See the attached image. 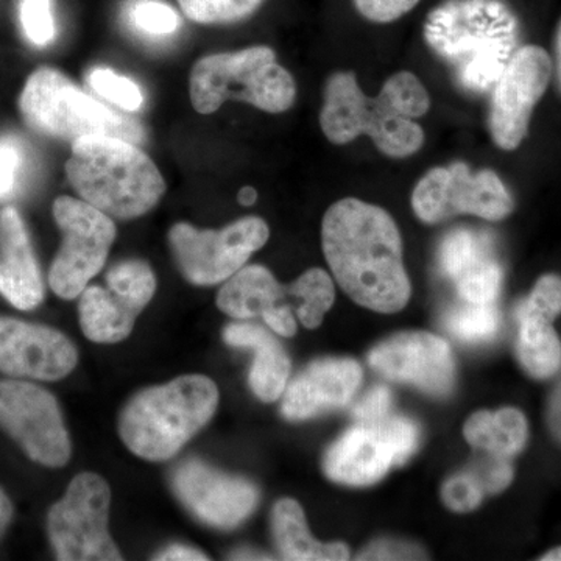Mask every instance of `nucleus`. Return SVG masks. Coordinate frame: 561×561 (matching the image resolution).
<instances>
[{"instance_id": "f257e3e1", "label": "nucleus", "mask_w": 561, "mask_h": 561, "mask_svg": "<svg viewBox=\"0 0 561 561\" xmlns=\"http://www.w3.org/2000/svg\"><path fill=\"white\" fill-rule=\"evenodd\" d=\"M321 247L339 286L357 305L394 313L411 300L401 232L381 206L357 198L335 202L321 221Z\"/></svg>"}, {"instance_id": "f03ea898", "label": "nucleus", "mask_w": 561, "mask_h": 561, "mask_svg": "<svg viewBox=\"0 0 561 561\" xmlns=\"http://www.w3.org/2000/svg\"><path fill=\"white\" fill-rule=\"evenodd\" d=\"M518 18L502 0H446L432 10L424 38L465 91L490 92L518 49Z\"/></svg>"}, {"instance_id": "7ed1b4c3", "label": "nucleus", "mask_w": 561, "mask_h": 561, "mask_svg": "<svg viewBox=\"0 0 561 561\" xmlns=\"http://www.w3.org/2000/svg\"><path fill=\"white\" fill-rule=\"evenodd\" d=\"M66 175L81 201L113 219L144 216L165 194V181L149 154L113 136L73 140Z\"/></svg>"}, {"instance_id": "20e7f679", "label": "nucleus", "mask_w": 561, "mask_h": 561, "mask_svg": "<svg viewBox=\"0 0 561 561\" xmlns=\"http://www.w3.org/2000/svg\"><path fill=\"white\" fill-rule=\"evenodd\" d=\"M217 405L219 389L206 376H181L150 387L125 404L119 419L122 442L140 459H172L209 423Z\"/></svg>"}, {"instance_id": "39448f33", "label": "nucleus", "mask_w": 561, "mask_h": 561, "mask_svg": "<svg viewBox=\"0 0 561 561\" xmlns=\"http://www.w3.org/2000/svg\"><path fill=\"white\" fill-rule=\"evenodd\" d=\"M334 280L321 268H309L289 286H283L262 265H249L225 280L217 306L232 319L261 317L283 337L297 332V313L302 327L316 330L334 305Z\"/></svg>"}, {"instance_id": "423d86ee", "label": "nucleus", "mask_w": 561, "mask_h": 561, "mask_svg": "<svg viewBox=\"0 0 561 561\" xmlns=\"http://www.w3.org/2000/svg\"><path fill=\"white\" fill-rule=\"evenodd\" d=\"M190 94L201 114L216 113L228 101L279 114L294 105L297 84L275 50L254 46L201 58L192 68Z\"/></svg>"}, {"instance_id": "0eeeda50", "label": "nucleus", "mask_w": 561, "mask_h": 561, "mask_svg": "<svg viewBox=\"0 0 561 561\" xmlns=\"http://www.w3.org/2000/svg\"><path fill=\"white\" fill-rule=\"evenodd\" d=\"M20 110L33 131L49 138L73 142L87 136H113L135 144L144 139L138 122L95 101L57 69L39 68L28 77Z\"/></svg>"}, {"instance_id": "6e6552de", "label": "nucleus", "mask_w": 561, "mask_h": 561, "mask_svg": "<svg viewBox=\"0 0 561 561\" xmlns=\"http://www.w3.org/2000/svg\"><path fill=\"white\" fill-rule=\"evenodd\" d=\"M320 127L335 146H345L368 136L386 157L402 160L423 147L424 131L415 121L402 117L381 95L368 98L356 73H332L324 87Z\"/></svg>"}, {"instance_id": "1a4fd4ad", "label": "nucleus", "mask_w": 561, "mask_h": 561, "mask_svg": "<svg viewBox=\"0 0 561 561\" xmlns=\"http://www.w3.org/2000/svg\"><path fill=\"white\" fill-rule=\"evenodd\" d=\"M419 443L420 430L411 419L389 413L362 420L328 449L324 474L345 485H371L381 481L391 467L404 463Z\"/></svg>"}, {"instance_id": "9d476101", "label": "nucleus", "mask_w": 561, "mask_h": 561, "mask_svg": "<svg viewBox=\"0 0 561 561\" xmlns=\"http://www.w3.org/2000/svg\"><path fill=\"white\" fill-rule=\"evenodd\" d=\"M51 213L62 243L51 262L49 284L62 300H73L106 264L116 239V225L101 209L68 195L55 201Z\"/></svg>"}, {"instance_id": "9b49d317", "label": "nucleus", "mask_w": 561, "mask_h": 561, "mask_svg": "<svg viewBox=\"0 0 561 561\" xmlns=\"http://www.w3.org/2000/svg\"><path fill=\"white\" fill-rule=\"evenodd\" d=\"M111 491L94 472H81L65 497L50 508L47 530L57 559L62 561H119L108 534Z\"/></svg>"}, {"instance_id": "f8f14e48", "label": "nucleus", "mask_w": 561, "mask_h": 561, "mask_svg": "<svg viewBox=\"0 0 561 561\" xmlns=\"http://www.w3.org/2000/svg\"><path fill=\"white\" fill-rule=\"evenodd\" d=\"M268 238V225L260 217H243L224 230H198L181 221L169 231V245L184 278L195 286H214L245 267Z\"/></svg>"}, {"instance_id": "ddd939ff", "label": "nucleus", "mask_w": 561, "mask_h": 561, "mask_svg": "<svg viewBox=\"0 0 561 561\" xmlns=\"http://www.w3.org/2000/svg\"><path fill=\"white\" fill-rule=\"evenodd\" d=\"M412 208L424 224L459 216L497 221L511 216L515 202L504 181L491 169L472 173L465 162L431 169L412 192Z\"/></svg>"}, {"instance_id": "4468645a", "label": "nucleus", "mask_w": 561, "mask_h": 561, "mask_svg": "<svg viewBox=\"0 0 561 561\" xmlns=\"http://www.w3.org/2000/svg\"><path fill=\"white\" fill-rule=\"evenodd\" d=\"M157 291V276L146 261L128 260L106 273V287L90 286L80 295V324L95 343H119L131 334L136 317Z\"/></svg>"}, {"instance_id": "2eb2a0df", "label": "nucleus", "mask_w": 561, "mask_h": 561, "mask_svg": "<svg viewBox=\"0 0 561 561\" xmlns=\"http://www.w3.org/2000/svg\"><path fill=\"white\" fill-rule=\"evenodd\" d=\"M552 60L540 46L518 47L490 91L489 128L501 150L522 146L529 133L531 113L552 77Z\"/></svg>"}, {"instance_id": "dca6fc26", "label": "nucleus", "mask_w": 561, "mask_h": 561, "mask_svg": "<svg viewBox=\"0 0 561 561\" xmlns=\"http://www.w3.org/2000/svg\"><path fill=\"white\" fill-rule=\"evenodd\" d=\"M0 427L44 467H65L70 438L50 391L24 381H0Z\"/></svg>"}, {"instance_id": "f3484780", "label": "nucleus", "mask_w": 561, "mask_h": 561, "mask_svg": "<svg viewBox=\"0 0 561 561\" xmlns=\"http://www.w3.org/2000/svg\"><path fill=\"white\" fill-rule=\"evenodd\" d=\"M176 500L206 526L230 530L257 507L260 490L247 479L216 470L198 459L181 461L171 478Z\"/></svg>"}, {"instance_id": "a211bd4d", "label": "nucleus", "mask_w": 561, "mask_h": 561, "mask_svg": "<svg viewBox=\"0 0 561 561\" xmlns=\"http://www.w3.org/2000/svg\"><path fill=\"white\" fill-rule=\"evenodd\" d=\"M368 362L391 381L413 383L434 397L451 393L456 381L448 342L431 332L393 335L371 351Z\"/></svg>"}, {"instance_id": "6ab92c4d", "label": "nucleus", "mask_w": 561, "mask_h": 561, "mask_svg": "<svg viewBox=\"0 0 561 561\" xmlns=\"http://www.w3.org/2000/svg\"><path fill=\"white\" fill-rule=\"evenodd\" d=\"M79 353L62 332L0 319V371L11 378L58 381L77 367Z\"/></svg>"}, {"instance_id": "aec40b11", "label": "nucleus", "mask_w": 561, "mask_h": 561, "mask_svg": "<svg viewBox=\"0 0 561 561\" xmlns=\"http://www.w3.org/2000/svg\"><path fill=\"white\" fill-rule=\"evenodd\" d=\"M561 313V278L545 275L529 297L518 302L516 356L524 370L535 379H549L561 367V342L552 323Z\"/></svg>"}, {"instance_id": "412c9836", "label": "nucleus", "mask_w": 561, "mask_h": 561, "mask_svg": "<svg viewBox=\"0 0 561 561\" xmlns=\"http://www.w3.org/2000/svg\"><path fill=\"white\" fill-rule=\"evenodd\" d=\"M362 376L360 365L353 359L312 362L284 390L280 412L287 420L301 421L345 408L359 389Z\"/></svg>"}, {"instance_id": "4be33fe9", "label": "nucleus", "mask_w": 561, "mask_h": 561, "mask_svg": "<svg viewBox=\"0 0 561 561\" xmlns=\"http://www.w3.org/2000/svg\"><path fill=\"white\" fill-rule=\"evenodd\" d=\"M0 294L21 311L38 308L44 298L43 275L27 228L11 206L0 210Z\"/></svg>"}, {"instance_id": "5701e85b", "label": "nucleus", "mask_w": 561, "mask_h": 561, "mask_svg": "<svg viewBox=\"0 0 561 561\" xmlns=\"http://www.w3.org/2000/svg\"><path fill=\"white\" fill-rule=\"evenodd\" d=\"M224 341L236 348L254 351L249 382L253 393L264 402L283 397L290 375V359L283 345L262 327L251 323L228 324Z\"/></svg>"}, {"instance_id": "b1692460", "label": "nucleus", "mask_w": 561, "mask_h": 561, "mask_svg": "<svg viewBox=\"0 0 561 561\" xmlns=\"http://www.w3.org/2000/svg\"><path fill=\"white\" fill-rule=\"evenodd\" d=\"M272 534L284 560L341 561L350 559L343 542H321L309 534L305 512L294 500L276 502L272 511Z\"/></svg>"}, {"instance_id": "393cba45", "label": "nucleus", "mask_w": 561, "mask_h": 561, "mask_svg": "<svg viewBox=\"0 0 561 561\" xmlns=\"http://www.w3.org/2000/svg\"><path fill=\"white\" fill-rule=\"evenodd\" d=\"M463 435L472 448L512 460L526 446L529 427L518 409L505 408L474 413L465 423Z\"/></svg>"}, {"instance_id": "a878e982", "label": "nucleus", "mask_w": 561, "mask_h": 561, "mask_svg": "<svg viewBox=\"0 0 561 561\" xmlns=\"http://www.w3.org/2000/svg\"><path fill=\"white\" fill-rule=\"evenodd\" d=\"M446 330L463 343H485L496 337L501 313L496 302L479 305L461 300L445 317Z\"/></svg>"}, {"instance_id": "bb28decb", "label": "nucleus", "mask_w": 561, "mask_h": 561, "mask_svg": "<svg viewBox=\"0 0 561 561\" xmlns=\"http://www.w3.org/2000/svg\"><path fill=\"white\" fill-rule=\"evenodd\" d=\"M493 253L489 238L470 230H456L446 236L438 250L442 272L454 279L482 257Z\"/></svg>"}, {"instance_id": "cd10ccee", "label": "nucleus", "mask_w": 561, "mask_h": 561, "mask_svg": "<svg viewBox=\"0 0 561 561\" xmlns=\"http://www.w3.org/2000/svg\"><path fill=\"white\" fill-rule=\"evenodd\" d=\"M379 95L389 103L391 108L408 119H420L431 108L430 92L421 83L415 73L409 70L393 73L383 81Z\"/></svg>"}, {"instance_id": "c85d7f7f", "label": "nucleus", "mask_w": 561, "mask_h": 561, "mask_svg": "<svg viewBox=\"0 0 561 561\" xmlns=\"http://www.w3.org/2000/svg\"><path fill=\"white\" fill-rule=\"evenodd\" d=\"M453 280L460 300L490 305L496 302L501 291L502 267L494 253H490Z\"/></svg>"}, {"instance_id": "c756f323", "label": "nucleus", "mask_w": 561, "mask_h": 561, "mask_svg": "<svg viewBox=\"0 0 561 561\" xmlns=\"http://www.w3.org/2000/svg\"><path fill=\"white\" fill-rule=\"evenodd\" d=\"M187 20L203 25L234 24L261 9L264 0H176Z\"/></svg>"}, {"instance_id": "7c9ffc66", "label": "nucleus", "mask_w": 561, "mask_h": 561, "mask_svg": "<svg viewBox=\"0 0 561 561\" xmlns=\"http://www.w3.org/2000/svg\"><path fill=\"white\" fill-rule=\"evenodd\" d=\"M88 83L99 95L127 113H136L142 106L144 95L138 84L114 70L103 68L91 70Z\"/></svg>"}, {"instance_id": "2f4dec72", "label": "nucleus", "mask_w": 561, "mask_h": 561, "mask_svg": "<svg viewBox=\"0 0 561 561\" xmlns=\"http://www.w3.org/2000/svg\"><path fill=\"white\" fill-rule=\"evenodd\" d=\"M133 27L147 35H171L179 28V16L171 7L158 0H139L128 11Z\"/></svg>"}, {"instance_id": "473e14b6", "label": "nucleus", "mask_w": 561, "mask_h": 561, "mask_svg": "<svg viewBox=\"0 0 561 561\" xmlns=\"http://www.w3.org/2000/svg\"><path fill=\"white\" fill-rule=\"evenodd\" d=\"M21 22L25 36L35 46H46L55 36L50 0H22Z\"/></svg>"}, {"instance_id": "72a5a7b5", "label": "nucleus", "mask_w": 561, "mask_h": 561, "mask_svg": "<svg viewBox=\"0 0 561 561\" xmlns=\"http://www.w3.org/2000/svg\"><path fill=\"white\" fill-rule=\"evenodd\" d=\"M467 471L478 481L483 493L486 494L501 493L513 481L512 460L502 459V457L489 453H485V457L476 460L474 465L468 468Z\"/></svg>"}, {"instance_id": "f704fd0d", "label": "nucleus", "mask_w": 561, "mask_h": 561, "mask_svg": "<svg viewBox=\"0 0 561 561\" xmlns=\"http://www.w3.org/2000/svg\"><path fill=\"white\" fill-rule=\"evenodd\" d=\"M483 490L468 471L454 476L443 485L442 496L445 504L454 512L467 513L481 505Z\"/></svg>"}, {"instance_id": "c9c22d12", "label": "nucleus", "mask_w": 561, "mask_h": 561, "mask_svg": "<svg viewBox=\"0 0 561 561\" xmlns=\"http://www.w3.org/2000/svg\"><path fill=\"white\" fill-rule=\"evenodd\" d=\"M420 0H354L362 18L376 24H390L415 9Z\"/></svg>"}, {"instance_id": "e433bc0d", "label": "nucleus", "mask_w": 561, "mask_h": 561, "mask_svg": "<svg viewBox=\"0 0 561 561\" xmlns=\"http://www.w3.org/2000/svg\"><path fill=\"white\" fill-rule=\"evenodd\" d=\"M21 164L22 153L16 140L0 138V202L13 194Z\"/></svg>"}, {"instance_id": "4c0bfd02", "label": "nucleus", "mask_w": 561, "mask_h": 561, "mask_svg": "<svg viewBox=\"0 0 561 561\" xmlns=\"http://www.w3.org/2000/svg\"><path fill=\"white\" fill-rule=\"evenodd\" d=\"M424 553L416 546L398 541H376L360 552L359 560H421Z\"/></svg>"}, {"instance_id": "58836bf2", "label": "nucleus", "mask_w": 561, "mask_h": 561, "mask_svg": "<svg viewBox=\"0 0 561 561\" xmlns=\"http://www.w3.org/2000/svg\"><path fill=\"white\" fill-rule=\"evenodd\" d=\"M391 408V393L387 387L378 386L367 391L364 398L353 409L357 421L376 420L389 415Z\"/></svg>"}, {"instance_id": "ea45409f", "label": "nucleus", "mask_w": 561, "mask_h": 561, "mask_svg": "<svg viewBox=\"0 0 561 561\" xmlns=\"http://www.w3.org/2000/svg\"><path fill=\"white\" fill-rule=\"evenodd\" d=\"M154 560L162 561H176V560H208L205 553L197 551V549L190 548V546L172 545L165 548L164 551L158 553Z\"/></svg>"}, {"instance_id": "a19ab883", "label": "nucleus", "mask_w": 561, "mask_h": 561, "mask_svg": "<svg viewBox=\"0 0 561 561\" xmlns=\"http://www.w3.org/2000/svg\"><path fill=\"white\" fill-rule=\"evenodd\" d=\"M548 424L553 437L561 443V379L557 383L549 400Z\"/></svg>"}, {"instance_id": "79ce46f5", "label": "nucleus", "mask_w": 561, "mask_h": 561, "mask_svg": "<svg viewBox=\"0 0 561 561\" xmlns=\"http://www.w3.org/2000/svg\"><path fill=\"white\" fill-rule=\"evenodd\" d=\"M11 516H13V505H11L9 496L0 490V537L9 527Z\"/></svg>"}, {"instance_id": "37998d69", "label": "nucleus", "mask_w": 561, "mask_h": 561, "mask_svg": "<svg viewBox=\"0 0 561 561\" xmlns=\"http://www.w3.org/2000/svg\"><path fill=\"white\" fill-rule=\"evenodd\" d=\"M238 201L243 206H251L254 202L257 201V192L254 187H242L241 192L238 194Z\"/></svg>"}, {"instance_id": "c03bdc74", "label": "nucleus", "mask_w": 561, "mask_h": 561, "mask_svg": "<svg viewBox=\"0 0 561 561\" xmlns=\"http://www.w3.org/2000/svg\"><path fill=\"white\" fill-rule=\"evenodd\" d=\"M556 58H557V80H559V87L561 90V22L559 25V31H557Z\"/></svg>"}, {"instance_id": "a18cd8bd", "label": "nucleus", "mask_w": 561, "mask_h": 561, "mask_svg": "<svg viewBox=\"0 0 561 561\" xmlns=\"http://www.w3.org/2000/svg\"><path fill=\"white\" fill-rule=\"evenodd\" d=\"M232 559H238V560H268L271 559V557H264L262 556V553H256V552H251V551H239V552H234L232 553Z\"/></svg>"}, {"instance_id": "49530a36", "label": "nucleus", "mask_w": 561, "mask_h": 561, "mask_svg": "<svg viewBox=\"0 0 561 561\" xmlns=\"http://www.w3.org/2000/svg\"><path fill=\"white\" fill-rule=\"evenodd\" d=\"M542 561H561V546L541 557Z\"/></svg>"}]
</instances>
